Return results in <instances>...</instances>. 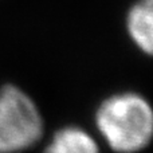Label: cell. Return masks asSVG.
<instances>
[{
  "mask_svg": "<svg viewBox=\"0 0 153 153\" xmlns=\"http://www.w3.org/2000/svg\"><path fill=\"white\" fill-rule=\"evenodd\" d=\"M94 122L105 144L117 153H137L151 144L153 110L136 91H120L101 101Z\"/></svg>",
  "mask_w": 153,
  "mask_h": 153,
  "instance_id": "obj_1",
  "label": "cell"
},
{
  "mask_svg": "<svg viewBox=\"0 0 153 153\" xmlns=\"http://www.w3.org/2000/svg\"><path fill=\"white\" fill-rule=\"evenodd\" d=\"M45 121L36 102L12 83L0 87V153H22L39 143Z\"/></svg>",
  "mask_w": 153,
  "mask_h": 153,
  "instance_id": "obj_2",
  "label": "cell"
},
{
  "mask_svg": "<svg viewBox=\"0 0 153 153\" xmlns=\"http://www.w3.org/2000/svg\"><path fill=\"white\" fill-rule=\"evenodd\" d=\"M125 32L144 55L153 53V0H134L125 13Z\"/></svg>",
  "mask_w": 153,
  "mask_h": 153,
  "instance_id": "obj_3",
  "label": "cell"
},
{
  "mask_svg": "<svg viewBox=\"0 0 153 153\" xmlns=\"http://www.w3.org/2000/svg\"><path fill=\"white\" fill-rule=\"evenodd\" d=\"M43 153H101L95 138L81 126H63L47 143Z\"/></svg>",
  "mask_w": 153,
  "mask_h": 153,
  "instance_id": "obj_4",
  "label": "cell"
}]
</instances>
